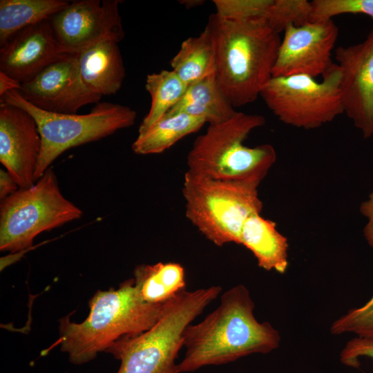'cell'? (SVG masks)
I'll list each match as a JSON object with an SVG mask.
<instances>
[{
	"mask_svg": "<svg viewBox=\"0 0 373 373\" xmlns=\"http://www.w3.org/2000/svg\"><path fill=\"white\" fill-rule=\"evenodd\" d=\"M249 289L240 284L224 291L220 305L184 332L185 354L180 373L220 365L253 354H268L278 347L280 335L269 322L256 318Z\"/></svg>",
	"mask_w": 373,
	"mask_h": 373,
	"instance_id": "6da1fadb",
	"label": "cell"
},
{
	"mask_svg": "<svg viewBox=\"0 0 373 373\" xmlns=\"http://www.w3.org/2000/svg\"><path fill=\"white\" fill-rule=\"evenodd\" d=\"M216 45L218 85L234 107L254 102L272 77L280 34L262 19L229 20L216 13L207 24Z\"/></svg>",
	"mask_w": 373,
	"mask_h": 373,
	"instance_id": "7a4b0ae2",
	"label": "cell"
},
{
	"mask_svg": "<svg viewBox=\"0 0 373 373\" xmlns=\"http://www.w3.org/2000/svg\"><path fill=\"white\" fill-rule=\"evenodd\" d=\"M169 301L143 302L133 278L122 282L116 289L97 291L89 301L90 312L83 322H71L70 315L59 320L61 350L68 355L73 364L88 363L120 338L149 329L160 318Z\"/></svg>",
	"mask_w": 373,
	"mask_h": 373,
	"instance_id": "3957f363",
	"label": "cell"
},
{
	"mask_svg": "<svg viewBox=\"0 0 373 373\" xmlns=\"http://www.w3.org/2000/svg\"><path fill=\"white\" fill-rule=\"evenodd\" d=\"M265 124L260 115L238 112L229 119L209 124L194 141L186 157L187 172L200 177L247 183L258 187L276 160L265 144H243L250 133Z\"/></svg>",
	"mask_w": 373,
	"mask_h": 373,
	"instance_id": "277c9868",
	"label": "cell"
},
{
	"mask_svg": "<svg viewBox=\"0 0 373 373\" xmlns=\"http://www.w3.org/2000/svg\"><path fill=\"white\" fill-rule=\"evenodd\" d=\"M221 291L219 285L185 290L169 301L149 329L115 341L105 352L121 361L117 373H180L176 360L186 328Z\"/></svg>",
	"mask_w": 373,
	"mask_h": 373,
	"instance_id": "5b68a950",
	"label": "cell"
},
{
	"mask_svg": "<svg viewBox=\"0 0 373 373\" xmlns=\"http://www.w3.org/2000/svg\"><path fill=\"white\" fill-rule=\"evenodd\" d=\"M187 219L218 247L240 245L247 219L261 213L258 186L184 173L182 188Z\"/></svg>",
	"mask_w": 373,
	"mask_h": 373,
	"instance_id": "8992f818",
	"label": "cell"
},
{
	"mask_svg": "<svg viewBox=\"0 0 373 373\" xmlns=\"http://www.w3.org/2000/svg\"><path fill=\"white\" fill-rule=\"evenodd\" d=\"M0 102L25 110L37 123L41 149L35 171L36 182L67 150L131 127L137 117L136 111L131 108L108 102L96 104L90 112L84 115L48 112L30 104L17 90L0 97Z\"/></svg>",
	"mask_w": 373,
	"mask_h": 373,
	"instance_id": "52a82bcc",
	"label": "cell"
},
{
	"mask_svg": "<svg viewBox=\"0 0 373 373\" xmlns=\"http://www.w3.org/2000/svg\"><path fill=\"white\" fill-rule=\"evenodd\" d=\"M82 211L61 193L49 168L28 188H20L0 204V250L21 252L41 233L82 216Z\"/></svg>",
	"mask_w": 373,
	"mask_h": 373,
	"instance_id": "ba28073f",
	"label": "cell"
},
{
	"mask_svg": "<svg viewBox=\"0 0 373 373\" xmlns=\"http://www.w3.org/2000/svg\"><path fill=\"white\" fill-rule=\"evenodd\" d=\"M340 82L341 71L334 63L320 82L304 75L272 77L260 96L283 123L314 129L344 113Z\"/></svg>",
	"mask_w": 373,
	"mask_h": 373,
	"instance_id": "9c48e42d",
	"label": "cell"
},
{
	"mask_svg": "<svg viewBox=\"0 0 373 373\" xmlns=\"http://www.w3.org/2000/svg\"><path fill=\"white\" fill-rule=\"evenodd\" d=\"M120 0L69 2L49 19L55 37L68 53L76 55L104 41L117 43L125 37Z\"/></svg>",
	"mask_w": 373,
	"mask_h": 373,
	"instance_id": "30bf717a",
	"label": "cell"
},
{
	"mask_svg": "<svg viewBox=\"0 0 373 373\" xmlns=\"http://www.w3.org/2000/svg\"><path fill=\"white\" fill-rule=\"evenodd\" d=\"M338 36L332 19L289 24L284 30L272 77L323 75L334 64L332 52Z\"/></svg>",
	"mask_w": 373,
	"mask_h": 373,
	"instance_id": "8fae6325",
	"label": "cell"
},
{
	"mask_svg": "<svg viewBox=\"0 0 373 373\" xmlns=\"http://www.w3.org/2000/svg\"><path fill=\"white\" fill-rule=\"evenodd\" d=\"M335 59L341 71L343 112L365 138L373 135V29L360 43L339 46Z\"/></svg>",
	"mask_w": 373,
	"mask_h": 373,
	"instance_id": "7c38bea8",
	"label": "cell"
},
{
	"mask_svg": "<svg viewBox=\"0 0 373 373\" xmlns=\"http://www.w3.org/2000/svg\"><path fill=\"white\" fill-rule=\"evenodd\" d=\"M32 105L46 111L75 114L82 106L99 103L102 97L84 84L77 54L48 66L17 90Z\"/></svg>",
	"mask_w": 373,
	"mask_h": 373,
	"instance_id": "4fadbf2b",
	"label": "cell"
},
{
	"mask_svg": "<svg viewBox=\"0 0 373 373\" xmlns=\"http://www.w3.org/2000/svg\"><path fill=\"white\" fill-rule=\"evenodd\" d=\"M41 149L32 116L19 107L0 102V162L20 188L35 184Z\"/></svg>",
	"mask_w": 373,
	"mask_h": 373,
	"instance_id": "5bb4252c",
	"label": "cell"
},
{
	"mask_svg": "<svg viewBox=\"0 0 373 373\" xmlns=\"http://www.w3.org/2000/svg\"><path fill=\"white\" fill-rule=\"evenodd\" d=\"M70 55L56 39L48 19L21 30L0 48V71L22 84Z\"/></svg>",
	"mask_w": 373,
	"mask_h": 373,
	"instance_id": "9a60e30c",
	"label": "cell"
},
{
	"mask_svg": "<svg viewBox=\"0 0 373 373\" xmlns=\"http://www.w3.org/2000/svg\"><path fill=\"white\" fill-rule=\"evenodd\" d=\"M82 79L93 93L102 97L115 94L126 75L118 43L106 40L77 54Z\"/></svg>",
	"mask_w": 373,
	"mask_h": 373,
	"instance_id": "2e32d148",
	"label": "cell"
},
{
	"mask_svg": "<svg viewBox=\"0 0 373 373\" xmlns=\"http://www.w3.org/2000/svg\"><path fill=\"white\" fill-rule=\"evenodd\" d=\"M240 245L254 254L260 268L279 274L287 269L288 240L278 231L276 222L260 213L251 215L245 221Z\"/></svg>",
	"mask_w": 373,
	"mask_h": 373,
	"instance_id": "e0dca14e",
	"label": "cell"
},
{
	"mask_svg": "<svg viewBox=\"0 0 373 373\" xmlns=\"http://www.w3.org/2000/svg\"><path fill=\"white\" fill-rule=\"evenodd\" d=\"M236 113L220 89L214 73L188 86L181 99L166 114L186 113L213 124L231 119Z\"/></svg>",
	"mask_w": 373,
	"mask_h": 373,
	"instance_id": "ac0fdd59",
	"label": "cell"
},
{
	"mask_svg": "<svg viewBox=\"0 0 373 373\" xmlns=\"http://www.w3.org/2000/svg\"><path fill=\"white\" fill-rule=\"evenodd\" d=\"M133 279L139 297L149 304L168 302L186 290L184 269L177 262L139 265Z\"/></svg>",
	"mask_w": 373,
	"mask_h": 373,
	"instance_id": "d6986e66",
	"label": "cell"
},
{
	"mask_svg": "<svg viewBox=\"0 0 373 373\" xmlns=\"http://www.w3.org/2000/svg\"><path fill=\"white\" fill-rule=\"evenodd\" d=\"M170 65L186 86L216 73V45L210 28L207 25L198 36L183 41Z\"/></svg>",
	"mask_w": 373,
	"mask_h": 373,
	"instance_id": "ffe728a7",
	"label": "cell"
},
{
	"mask_svg": "<svg viewBox=\"0 0 373 373\" xmlns=\"http://www.w3.org/2000/svg\"><path fill=\"white\" fill-rule=\"evenodd\" d=\"M206 121L186 113L166 114L138 136L131 145L137 155L161 153L179 140L199 131Z\"/></svg>",
	"mask_w": 373,
	"mask_h": 373,
	"instance_id": "44dd1931",
	"label": "cell"
},
{
	"mask_svg": "<svg viewBox=\"0 0 373 373\" xmlns=\"http://www.w3.org/2000/svg\"><path fill=\"white\" fill-rule=\"evenodd\" d=\"M69 2L66 0H1L0 48L21 30L50 19Z\"/></svg>",
	"mask_w": 373,
	"mask_h": 373,
	"instance_id": "7402d4cb",
	"label": "cell"
},
{
	"mask_svg": "<svg viewBox=\"0 0 373 373\" xmlns=\"http://www.w3.org/2000/svg\"><path fill=\"white\" fill-rule=\"evenodd\" d=\"M187 87L172 70L149 74L145 88L151 96V106L139 126L138 134L163 117L181 99Z\"/></svg>",
	"mask_w": 373,
	"mask_h": 373,
	"instance_id": "603a6c76",
	"label": "cell"
},
{
	"mask_svg": "<svg viewBox=\"0 0 373 373\" xmlns=\"http://www.w3.org/2000/svg\"><path fill=\"white\" fill-rule=\"evenodd\" d=\"M311 2L307 0H273L264 21L278 33L289 24L303 25L311 21Z\"/></svg>",
	"mask_w": 373,
	"mask_h": 373,
	"instance_id": "cb8c5ba5",
	"label": "cell"
},
{
	"mask_svg": "<svg viewBox=\"0 0 373 373\" xmlns=\"http://www.w3.org/2000/svg\"><path fill=\"white\" fill-rule=\"evenodd\" d=\"M311 21L330 20L343 14H360L373 19V0H314Z\"/></svg>",
	"mask_w": 373,
	"mask_h": 373,
	"instance_id": "d4e9b609",
	"label": "cell"
},
{
	"mask_svg": "<svg viewBox=\"0 0 373 373\" xmlns=\"http://www.w3.org/2000/svg\"><path fill=\"white\" fill-rule=\"evenodd\" d=\"M330 332L335 335L353 333L358 337H373V296L363 306L351 309L335 320Z\"/></svg>",
	"mask_w": 373,
	"mask_h": 373,
	"instance_id": "484cf974",
	"label": "cell"
},
{
	"mask_svg": "<svg viewBox=\"0 0 373 373\" xmlns=\"http://www.w3.org/2000/svg\"><path fill=\"white\" fill-rule=\"evenodd\" d=\"M273 0H213L216 14L229 20L264 19Z\"/></svg>",
	"mask_w": 373,
	"mask_h": 373,
	"instance_id": "4316f807",
	"label": "cell"
},
{
	"mask_svg": "<svg viewBox=\"0 0 373 373\" xmlns=\"http://www.w3.org/2000/svg\"><path fill=\"white\" fill-rule=\"evenodd\" d=\"M373 359V337H355L349 341L340 354L341 363L347 366L359 368V358Z\"/></svg>",
	"mask_w": 373,
	"mask_h": 373,
	"instance_id": "83f0119b",
	"label": "cell"
},
{
	"mask_svg": "<svg viewBox=\"0 0 373 373\" xmlns=\"http://www.w3.org/2000/svg\"><path fill=\"white\" fill-rule=\"evenodd\" d=\"M360 212L366 218L363 236L368 245L373 247V191L360 205Z\"/></svg>",
	"mask_w": 373,
	"mask_h": 373,
	"instance_id": "f1b7e54d",
	"label": "cell"
},
{
	"mask_svg": "<svg viewBox=\"0 0 373 373\" xmlns=\"http://www.w3.org/2000/svg\"><path fill=\"white\" fill-rule=\"evenodd\" d=\"M20 189L11 175L4 169H0V200H3Z\"/></svg>",
	"mask_w": 373,
	"mask_h": 373,
	"instance_id": "f546056e",
	"label": "cell"
},
{
	"mask_svg": "<svg viewBox=\"0 0 373 373\" xmlns=\"http://www.w3.org/2000/svg\"><path fill=\"white\" fill-rule=\"evenodd\" d=\"M21 84L16 79L0 71V97L9 91L19 90Z\"/></svg>",
	"mask_w": 373,
	"mask_h": 373,
	"instance_id": "4dcf8cb0",
	"label": "cell"
},
{
	"mask_svg": "<svg viewBox=\"0 0 373 373\" xmlns=\"http://www.w3.org/2000/svg\"><path fill=\"white\" fill-rule=\"evenodd\" d=\"M180 3L186 8L189 9L202 5L204 3L203 0H181Z\"/></svg>",
	"mask_w": 373,
	"mask_h": 373,
	"instance_id": "1f68e13d",
	"label": "cell"
}]
</instances>
